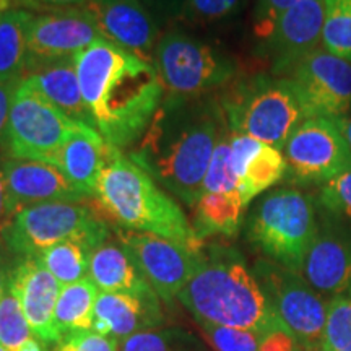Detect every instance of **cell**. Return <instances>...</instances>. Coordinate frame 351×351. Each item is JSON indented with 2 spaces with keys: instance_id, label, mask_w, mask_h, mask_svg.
Returning <instances> with one entry per match:
<instances>
[{
  "instance_id": "cell-33",
  "label": "cell",
  "mask_w": 351,
  "mask_h": 351,
  "mask_svg": "<svg viewBox=\"0 0 351 351\" xmlns=\"http://www.w3.org/2000/svg\"><path fill=\"white\" fill-rule=\"evenodd\" d=\"M317 210L351 228V169L320 187Z\"/></svg>"
},
{
  "instance_id": "cell-32",
  "label": "cell",
  "mask_w": 351,
  "mask_h": 351,
  "mask_svg": "<svg viewBox=\"0 0 351 351\" xmlns=\"http://www.w3.org/2000/svg\"><path fill=\"white\" fill-rule=\"evenodd\" d=\"M239 189V178L231 165L230 127L221 135L210 161L202 192H236Z\"/></svg>"
},
{
  "instance_id": "cell-44",
  "label": "cell",
  "mask_w": 351,
  "mask_h": 351,
  "mask_svg": "<svg viewBox=\"0 0 351 351\" xmlns=\"http://www.w3.org/2000/svg\"><path fill=\"white\" fill-rule=\"evenodd\" d=\"M8 252L10 251H8L5 244H3L2 239H0V301H2L3 295L7 293L8 285H10L12 270H13L10 258H8Z\"/></svg>"
},
{
  "instance_id": "cell-16",
  "label": "cell",
  "mask_w": 351,
  "mask_h": 351,
  "mask_svg": "<svg viewBox=\"0 0 351 351\" xmlns=\"http://www.w3.org/2000/svg\"><path fill=\"white\" fill-rule=\"evenodd\" d=\"M326 0H301L276 20L263 49L271 59V75L283 77L301 57L322 44Z\"/></svg>"
},
{
  "instance_id": "cell-9",
  "label": "cell",
  "mask_w": 351,
  "mask_h": 351,
  "mask_svg": "<svg viewBox=\"0 0 351 351\" xmlns=\"http://www.w3.org/2000/svg\"><path fill=\"white\" fill-rule=\"evenodd\" d=\"M83 127L85 124L70 119L41 95L20 83L13 95L2 143L10 158L56 166L65 143Z\"/></svg>"
},
{
  "instance_id": "cell-12",
  "label": "cell",
  "mask_w": 351,
  "mask_h": 351,
  "mask_svg": "<svg viewBox=\"0 0 351 351\" xmlns=\"http://www.w3.org/2000/svg\"><path fill=\"white\" fill-rule=\"evenodd\" d=\"M116 236L130 252L156 296L168 304L179 298L202 262L204 249L194 251L152 232L117 228Z\"/></svg>"
},
{
  "instance_id": "cell-25",
  "label": "cell",
  "mask_w": 351,
  "mask_h": 351,
  "mask_svg": "<svg viewBox=\"0 0 351 351\" xmlns=\"http://www.w3.org/2000/svg\"><path fill=\"white\" fill-rule=\"evenodd\" d=\"M32 12L0 10V85L19 86L26 73V28Z\"/></svg>"
},
{
  "instance_id": "cell-17",
  "label": "cell",
  "mask_w": 351,
  "mask_h": 351,
  "mask_svg": "<svg viewBox=\"0 0 351 351\" xmlns=\"http://www.w3.org/2000/svg\"><path fill=\"white\" fill-rule=\"evenodd\" d=\"M83 7L95 16L104 41L153 62L158 26L140 0H88Z\"/></svg>"
},
{
  "instance_id": "cell-15",
  "label": "cell",
  "mask_w": 351,
  "mask_h": 351,
  "mask_svg": "<svg viewBox=\"0 0 351 351\" xmlns=\"http://www.w3.org/2000/svg\"><path fill=\"white\" fill-rule=\"evenodd\" d=\"M317 234L306 254L301 275L319 295L351 291V228L319 210Z\"/></svg>"
},
{
  "instance_id": "cell-20",
  "label": "cell",
  "mask_w": 351,
  "mask_h": 351,
  "mask_svg": "<svg viewBox=\"0 0 351 351\" xmlns=\"http://www.w3.org/2000/svg\"><path fill=\"white\" fill-rule=\"evenodd\" d=\"M160 320L161 311L156 295L135 296L99 291L91 332L122 341L138 332L153 330Z\"/></svg>"
},
{
  "instance_id": "cell-19",
  "label": "cell",
  "mask_w": 351,
  "mask_h": 351,
  "mask_svg": "<svg viewBox=\"0 0 351 351\" xmlns=\"http://www.w3.org/2000/svg\"><path fill=\"white\" fill-rule=\"evenodd\" d=\"M0 163L5 173L15 215L32 205L86 200L56 166L10 156L0 158Z\"/></svg>"
},
{
  "instance_id": "cell-3",
  "label": "cell",
  "mask_w": 351,
  "mask_h": 351,
  "mask_svg": "<svg viewBox=\"0 0 351 351\" xmlns=\"http://www.w3.org/2000/svg\"><path fill=\"white\" fill-rule=\"evenodd\" d=\"M199 324L245 328L267 335L288 330L271 309L256 274L238 249L212 244L178 298Z\"/></svg>"
},
{
  "instance_id": "cell-30",
  "label": "cell",
  "mask_w": 351,
  "mask_h": 351,
  "mask_svg": "<svg viewBox=\"0 0 351 351\" xmlns=\"http://www.w3.org/2000/svg\"><path fill=\"white\" fill-rule=\"evenodd\" d=\"M322 351H351V291L330 298Z\"/></svg>"
},
{
  "instance_id": "cell-1",
  "label": "cell",
  "mask_w": 351,
  "mask_h": 351,
  "mask_svg": "<svg viewBox=\"0 0 351 351\" xmlns=\"http://www.w3.org/2000/svg\"><path fill=\"white\" fill-rule=\"evenodd\" d=\"M228 129L218 96H163L129 158L187 207L202 197L213 152Z\"/></svg>"
},
{
  "instance_id": "cell-26",
  "label": "cell",
  "mask_w": 351,
  "mask_h": 351,
  "mask_svg": "<svg viewBox=\"0 0 351 351\" xmlns=\"http://www.w3.org/2000/svg\"><path fill=\"white\" fill-rule=\"evenodd\" d=\"M98 295L99 289L91 282L90 276L60 288L56 304V326L60 335L65 337L93 328Z\"/></svg>"
},
{
  "instance_id": "cell-6",
  "label": "cell",
  "mask_w": 351,
  "mask_h": 351,
  "mask_svg": "<svg viewBox=\"0 0 351 351\" xmlns=\"http://www.w3.org/2000/svg\"><path fill=\"white\" fill-rule=\"evenodd\" d=\"M317 205L298 187H278L257 202L247 217V239L267 261L300 271L317 234Z\"/></svg>"
},
{
  "instance_id": "cell-42",
  "label": "cell",
  "mask_w": 351,
  "mask_h": 351,
  "mask_svg": "<svg viewBox=\"0 0 351 351\" xmlns=\"http://www.w3.org/2000/svg\"><path fill=\"white\" fill-rule=\"evenodd\" d=\"M88 0H19L25 8H36V10H62V8L83 7Z\"/></svg>"
},
{
  "instance_id": "cell-10",
  "label": "cell",
  "mask_w": 351,
  "mask_h": 351,
  "mask_svg": "<svg viewBox=\"0 0 351 351\" xmlns=\"http://www.w3.org/2000/svg\"><path fill=\"white\" fill-rule=\"evenodd\" d=\"M271 309L295 337L300 351H322L327 302L300 271L261 258L254 267Z\"/></svg>"
},
{
  "instance_id": "cell-23",
  "label": "cell",
  "mask_w": 351,
  "mask_h": 351,
  "mask_svg": "<svg viewBox=\"0 0 351 351\" xmlns=\"http://www.w3.org/2000/svg\"><path fill=\"white\" fill-rule=\"evenodd\" d=\"M88 276L104 293H127L135 296L156 295L143 278L137 263L119 239H106L90 257Z\"/></svg>"
},
{
  "instance_id": "cell-37",
  "label": "cell",
  "mask_w": 351,
  "mask_h": 351,
  "mask_svg": "<svg viewBox=\"0 0 351 351\" xmlns=\"http://www.w3.org/2000/svg\"><path fill=\"white\" fill-rule=\"evenodd\" d=\"M54 351H121V340L91 330L75 332L62 337Z\"/></svg>"
},
{
  "instance_id": "cell-14",
  "label": "cell",
  "mask_w": 351,
  "mask_h": 351,
  "mask_svg": "<svg viewBox=\"0 0 351 351\" xmlns=\"http://www.w3.org/2000/svg\"><path fill=\"white\" fill-rule=\"evenodd\" d=\"M283 77L296 83L313 116L337 119L351 111V60L317 47Z\"/></svg>"
},
{
  "instance_id": "cell-36",
  "label": "cell",
  "mask_w": 351,
  "mask_h": 351,
  "mask_svg": "<svg viewBox=\"0 0 351 351\" xmlns=\"http://www.w3.org/2000/svg\"><path fill=\"white\" fill-rule=\"evenodd\" d=\"M205 335L217 351H258L262 333L215 324H200Z\"/></svg>"
},
{
  "instance_id": "cell-41",
  "label": "cell",
  "mask_w": 351,
  "mask_h": 351,
  "mask_svg": "<svg viewBox=\"0 0 351 351\" xmlns=\"http://www.w3.org/2000/svg\"><path fill=\"white\" fill-rule=\"evenodd\" d=\"M13 217H15V210H13L10 192H8L5 173H3L2 163H0V238H2L7 226L10 225Z\"/></svg>"
},
{
  "instance_id": "cell-45",
  "label": "cell",
  "mask_w": 351,
  "mask_h": 351,
  "mask_svg": "<svg viewBox=\"0 0 351 351\" xmlns=\"http://www.w3.org/2000/svg\"><path fill=\"white\" fill-rule=\"evenodd\" d=\"M335 122H337V125H339L341 135H343L345 143H346V147H348L350 155H351V111L348 114H345V116L337 117Z\"/></svg>"
},
{
  "instance_id": "cell-35",
  "label": "cell",
  "mask_w": 351,
  "mask_h": 351,
  "mask_svg": "<svg viewBox=\"0 0 351 351\" xmlns=\"http://www.w3.org/2000/svg\"><path fill=\"white\" fill-rule=\"evenodd\" d=\"M247 0H182L181 19L192 25H210L228 20L243 10Z\"/></svg>"
},
{
  "instance_id": "cell-4",
  "label": "cell",
  "mask_w": 351,
  "mask_h": 351,
  "mask_svg": "<svg viewBox=\"0 0 351 351\" xmlns=\"http://www.w3.org/2000/svg\"><path fill=\"white\" fill-rule=\"evenodd\" d=\"M91 207L116 228L152 232L194 251L204 249L178 202L119 148L108 143L106 165L99 176Z\"/></svg>"
},
{
  "instance_id": "cell-21",
  "label": "cell",
  "mask_w": 351,
  "mask_h": 351,
  "mask_svg": "<svg viewBox=\"0 0 351 351\" xmlns=\"http://www.w3.org/2000/svg\"><path fill=\"white\" fill-rule=\"evenodd\" d=\"M21 85L41 95L70 119L93 127L90 114L83 103L75 57L51 60L28 70L21 80Z\"/></svg>"
},
{
  "instance_id": "cell-38",
  "label": "cell",
  "mask_w": 351,
  "mask_h": 351,
  "mask_svg": "<svg viewBox=\"0 0 351 351\" xmlns=\"http://www.w3.org/2000/svg\"><path fill=\"white\" fill-rule=\"evenodd\" d=\"M298 2H301V0H257L256 8H254L256 36L265 41L270 36L276 20L293 5H296Z\"/></svg>"
},
{
  "instance_id": "cell-5",
  "label": "cell",
  "mask_w": 351,
  "mask_h": 351,
  "mask_svg": "<svg viewBox=\"0 0 351 351\" xmlns=\"http://www.w3.org/2000/svg\"><path fill=\"white\" fill-rule=\"evenodd\" d=\"M217 96L231 132L278 150L302 122L314 117L296 83L271 73L236 78Z\"/></svg>"
},
{
  "instance_id": "cell-22",
  "label": "cell",
  "mask_w": 351,
  "mask_h": 351,
  "mask_svg": "<svg viewBox=\"0 0 351 351\" xmlns=\"http://www.w3.org/2000/svg\"><path fill=\"white\" fill-rule=\"evenodd\" d=\"M108 143L93 127L85 125L65 143L57 156L56 168L86 200L95 197L99 176L106 165Z\"/></svg>"
},
{
  "instance_id": "cell-2",
  "label": "cell",
  "mask_w": 351,
  "mask_h": 351,
  "mask_svg": "<svg viewBox=\"0 0 351 351\" xmlns=\"http://www.w3.org/2000/svg\"><path fill=\"white\" fill-rule=\"evenodd\" d=\"M75 64L93 129L119 150L137 143L165 96L153 62L99 39Z\"/></svg>"
},
{
  "instance_id": "cell-47",
  "label": "cell",
  "mask_w": 351,
  "mask_h": 351,
  "mask_svg": "<svg viewBox=\"0 0 351 351\" xmlns=\"http://www.w3.org/2000/svg\"><path fill=\"white\" fill-rule=\"evenodd\" d=\"M0 351H8V350L5 348V346H2V345H0Z\"/></svg>"
},
{
  "instance_id": "cell-24",
  "label": "cell",
  "mask_w": 351,
  "mask_h": 351,
  "mask_svg": "<svg viewBox=\"0 0 351 351\" xmlns=\"http://www.w3.org/2000/svg\"><path fill=\"white\" fill-rule=\"evenodd\" d=\"M245 205L236 192H205L194 207V228L197 238L205 241L212 236L234 238L243 223Z\"/></svg>"
},
{
  "instance_id": "cell-7",
  "label": "cell",
  "mask_w": 351,
  "mask_h": 351,
  "mask_svg": "<svg viewBox=\"0 0 351 351\" xmlns=\"http://www.w3.org/2000/svg\"><path fill=\"white\" fill-rule=\"evenodd\" d=\"M153 65L171 98L212 96L238 78V64L230 54L178 29L158 39Z\"/></svg>"
},
{
  "instance_id": "cell-31",
  "label": "cell",
  "mask_w": 351,
  "mask_h": 351,
  "mask_svg": "<svg viewBox=\"0 0 351 351\" xmlns=\"http://www.w3.org/2000/svg\"><path fill=\"white\" fill-rule=\"evenodd\" d=\"M33 335L19 298L8 288L0 301V345L5 346L8 351H15Z\"/></svg>"
},
{
  "instance_id": "cell-8",
  "label": "cell",
  "mask_w": 351,
  "mask_h": 351,
  "mask_svg": "<svg viewBox=\"0 0 351 351\" xmlns=\"http://www.w3.org/2000/svg\"><path fill=\"white\" fill-rule=\"evenodd\" d=\"M109 238V226L91 205L51 202L21 208L2 234V243L16 257H36L44 249L77 241L95 251Z\"/></svg>"
},
{
  "instance_id": "cell-18",
  "label": "cell",
  "mask_w": 351,
  "mask_h": 351,
  "mask_svg": "<svg viewBox=\"0 0 351 351\" xmlns=\"http://www.w3.org/2000/svg\"><path fill=\"white\" fill-rule=\"evenodd\" d=\"M13 263L8 288L19 298L34 337L43 343H59L62 335L56 326V304L60 285L36 257H19Z\"/></svg>"
},
{
  "instance_id": "cell-29",
  "label": "cell",
  "mask_w": 351,
  "mask_h": 351,
  "mask_svg": "<svg viewBox=\"0 0 351 351\" xmlns=\"http://www.w3.org/2000/svg\"><path fill=\"white\" fill-rule=\"evenodd\" d=\"M322 47L351 60V0H326Z\"/></svg>"
},
{
  "instance_id": "cell-13",
  "label": "cell",
  "mask_w": 351,
  "mask_h": 351,
  "mask_svg": "<svg viewBox=\"0 0 351 351\" xmlns=\"http://www.w3.org/2000/svg\"><path fill=\"white\" fill-rule=\"evenodd\" d=\"M103 39L85 7L32 13L26 28V72L51 60L70 59Z\"/></svg>"
},
{
  "instance_id": "cell-43",
  "label": "cell",
  "mask_w": 351,
  "mask_h": 351,
  "mask_svg": "<svg viewBox=\"0 0 351 351\" xmlns=\"http://www.w3.org/2000/svg\"><path fill=\"white\" fill-rule=\"evenodd\" d=\"M19 86H10V85H0V142H2L3 134H5L8 116H10V108L13 95Z\"/></svg>"
},
{
  "instance_id": "cell-46",
  "label": "cell",
  "mask_w": 351,
  "mask_h": 351,
  "mask_svg": "<svg viewBox=\"0 0 351 351\" xmlns=\"http://www.w3.org/2000/svg\"><path fill=\"white\" fill-rule=\"evenodd\" d=\"M15 351H46V350H44L43 341L33 335L26 341H23V343H21Z\"/></svg>"
},
{
  "instance_id": "cell-11",
  "label": "cell",
  "mask_w": 351,
  "mask_h": 351,
  "mask_svg": "<svg viewBox=\"0 0 351 351\" xmlns=\"http://www.w3.org/2000/svg\"><path fill=\"white\" fill-rule=\"evenodd\" d=\"M287 181L324 186L351 169V155L335 119L314 116L289 135L283 147Z\"/></svg>"
},
{
  "instance_id": "cell-27",
  "label": "cell",
  "mask_w": 351,
  "mask_h": 351,
  "mask_svg": "<svg viewBox=\"0 0 351 351\" xmlns=\"http://www.w3.org/2000/svg\"><path fill=\"white\" fill-rule=\"evenodd\" d=\"M285 176H287V161H285L283 152L262 143L258 152L245 166L239 181L238 192L245 207L251 204L252 199L285 179Z\"/></svg>"
},
{
  "instance_id": "cell-39",
  "label": "cell",
  "mask_w": 351,
  "mask_h": 351,
  "mask_svg": "<svg viewBox=\"0 0 351 351\" xmlns=\"http://www.w3.org/2000/svg\"><path fill=\"white\" fill-rule=\"evenodd\" d=\"M230 147H231V165L234 169L236 176L243 178L245 166H247L251 158L258 152V148L262 147L261 142H257L256 138L249 137L244 134H236V132L230 130Z\"/></svg>"
},
{
  "instance_id": "cell-40",
  "label": "cell",
  "mask_w": 351,
  "mask_h": 351,
  "mask_svg": "<svg viewBox=\"0 0 351 351\" xmlns=\"http://www.w3.org/2000/svg\"><path fill=\"white\" fill-rule=\"evenodd\" d=\"M258 351H298V343L288 330H275L262 337Z\"/></svg>"
},
{
  "instance_id": "cell-28",
  "label": "cell",
  "mask_w": 351,
  "mask_h": 351,
  "mask_svg": "<svg viewBox=\"0 0 351 351\" xmlns=\"http://www.w3.org/2000/svg\"><path fill=\"white\" fill-rule=\"evenodd\" d=\"M91 249L77 241H64L39 252L36 258L60 285L88 278Z\"/></svg>"
},
{
  "instance_id": "cell-34",
  "label": "cell",
  "mask_w": 351,
  "mask_h": 351,
  "mask_svg": "<svg viewBox=\"0 0 351 351\" xmlns=\"http://www.w3.org/2000/svg\"><path fill=\"white\" fill-rule=\"evenodd\" d=\"M121 351H199L181 330H145L121 341Z\"/></svg>"
}]
</instances>
